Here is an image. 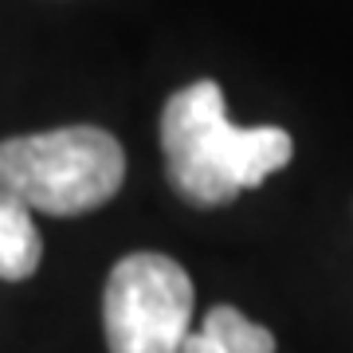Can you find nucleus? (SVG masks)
<instances>
[{
  "mask_svg": "<svg viewBox=\"0 0 353 353\" xmlns=\"http://www.w3.org/2000/svg\"><path fill=\"white\" fill-rule=\"evenodd\" d=\"M192 279L161 252L118 259L102 290V330L110 353H176L192 330Z\"/></svg>",
  "mask_w": 353,
  "mask_h": 353,
  "instance_id": "obj_3",
  "label": "nucleus"
},
{
  "mask_svg": "<svg viewBox=\"0 0 353 353\" xmlns=\"http://www.w3.org/2000/svg\"><path fill=\"white\" fill-rule=\"evenodd\" d=\"M176 353H275V334L236 306H212Z\"/></svg>",
  "mask_w": 353,
  "mask_h": 353,
  "instance_id": "obj_4",
  "label": "nucleus"
},
{
  "mask_svg": "<svg viewBox=\"0 0 353 353\" xmlns=\"http://www.w3.org/2000/svg\"><path fill=\"white\" fill-rule=\"evenodd\" d=\"M165 176L196 208H220L243 189L287 169L294 141L283 126H236L216 79H196L169 94L161 110Z\"/></svg>",
  "mask_w": 353,
  "mask_h": 353,
  "instance_id": "obj_1",
  "label": "nucleus"
},
{
  "mask_svg": "<svg viewBox=\"0 0 353 353\" xmlns=\"http://www.w3.org/2000/svg\"><path fill=\"white\" fill-rule=\"evenodd\" d=\"M39 259H43V240L32 220V208L8 189H0V279L24 283L36 275Z\"/></svg>",
  "mask_w": 353,
  "mask_h": 353,
  "instance_id": "obj_5",
  "label": "nucleus"
},
{
  "mask_svg": "<svg viewBox=\"0 0 353 353\" xmlns=\"http://www.w3.org/2000/svg\"><path fill=\"white\" fill-rule=\"evenodd\" d=\"M122 141L102 126H59L0 141V189L43 216H83L118 196Z\"/></svg>",
  "mask_w": 353,
  "mask_h": 353,
  "instance_id": "obj_2",
  "label": "nucleus"
}]
</instances>
